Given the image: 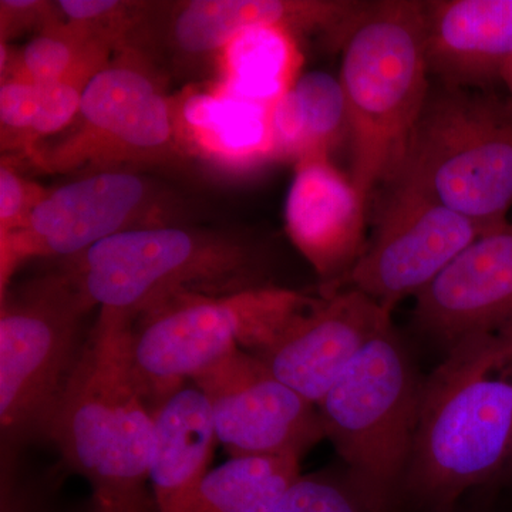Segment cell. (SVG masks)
Here are the masks:
<instances>
[{"mask_svg": "<svg viewBox=\"0 0 512 512\" xmlns=\"http://www.w3.org/2000/svg\"><path fill=\"white\" fill-rule=\"evenodd\" d=\"M512 444V322L466 336L424 379L402 504L454 512L504 473Z\"/></svg>", "mask_w": 512, "mask_h": 512, "instance_id": "obj_1", "label": "cell"}, {"mask_svg": "<svg viewBox=\"0 0 512 512\" xmlns=\"http://www.w3.org/2000/svg\"><path fill=\"white\" fill-rule=\"evenodd\" d=\"M130 325L100 312L45 436L92 485L93 503L117 512H157L146 491L156 424L131 366Z\"/></svg>", "mask_w": 512, "mask_h": 512, "instance_id": "obj_2", "label": "cell"}, {"mask_svg": "<svg viewBox=\"0 0 512 512\" xmlns=\"http://www.w3.org/2000/svg\"><path fill=\"white\" fill-rule=\"evenodd\" d=\"M348 107L350 178L369 200L393 184L430 97L424 2H369L340 47Z\"/></svg>", "mask_w": 512, "mask_h": 512, "instance_id": "obj_3", "label": "cell"}, {"mask_svg": "<svg viewBox=\"0 0 512 512\" xmlns=\"http://www.w3.org/2000/svg\"><path fill=\"white\" fill-rule=\"evenodd\" d=\"M67 272L101 313L128 323L184 295L268 286V254L234 235L157 225L121 232L70 259Z\"/></svg>", "mask_w": 512, "mask_h": 512, "instance_id": "obj_4", "label": "cell"}, {"mask_svg": "<svg viewBox=\"0 0 512 512\" xmlns=\"http://www.w3.org/2000/svg\"><path fill=\"white\" fill-rule=\"evenodd\" d=\"M423 383L389 320L316 404L346 470L387 512L403 505Z\"/></svg>", "mask_w": 512, "mask_h": 512, "instance_id": "obj_5", "label": "cell"}, {"mask_svg": "<svg viewBox=\"0 0 512 512\" xmlns=\"http://www.w3.org/2000/svg\"><path fill=\"white\" fill-rule=\"evenodd\" d=\"M394 184L429 195L487 232L512 207V106L440 86L430 93Z\"/></svg>", "mask_w": 512, "mask_h": 512, "instance_id": "obj_6", "label": "cell"}, {"mask_svg": "<svg viewBox=\"0 0 512 512\" xmlns=\"http://www.w3.org/2000/svg\"><path fill=\"white\" fill-rule=\"evenodd\" d=\"M316 298L268 285L229 295H184L161 303L128 329L131 366L154 410L188 379L235 349L271 345Z\"/></svg>", "mask_w": 512, "mask_h": 512, "instance_id": "obj_7", "label": "cell"}, {"mask_svg": "<svg viewBox=\"0 0 512 512\" xmlns=\"http://www.w3.org/2000/svg\"><path fill=\"white\" fill-rule=\"evenodd\" d=\"M94 308L70 272L2 296L0 423L12 437L45 434L79 357L84 315Z\"/></svg>", "mask_w": 512, "mask_h": 512, "instance_id": "obj_8", "label": "cell"}, {"mask_svg": "<svg viewBox=\"0 0 512 512\" xmlns=\"http://www.w3.org/2000/svg\"><path fill=\"white\" fill-rule=\"evenodd\" d=\"M72 133L29 154L47 173L160 164L184 154L175 100L131 47L101 67L83 93Z\"/></svg>", "mask_w": 512, "mask_h": 512, "instance_id": "obj_9", "label": "cell"}, {"mask_svg": "<svg viewBox=\"0 0 512 512\" xmlns=\"http://www.w3.org/2000/svg\"><path fill=\"white\" fill-rule=\"evenodd\" d=\"M146 178L126 168L94 171L47 191L25 227L0 238L2 295L13 272L32 258H76L104 239L131 229L165 225Z\"/></svg>", "mask_w": 512, "mask_h": 512, "instance_id": "obj_10", "label": "cell"}, {"mask_svg": "<svg viewBox=\"0 0 512 512\" xmlns=\"http://www.w3.org/2000/svg\"><path fill=\"white\" fill-rule=\"evenodd\" d=\"M210 406L215 434L231 458L296 457L326 439L315 403L276 379L244 349L192 379Z\"/></svg>", "mask_w": 512, "mask_h": 512, "instance_id": "obj_11", "label": "cell"}, {"mask_svg": "<svg viewBox=\"0 0 512 512\" xmlns=\"http://www.w3.org/2000/svg\"><path fill=\"white\" fill-rule=\"evenodd\" d=\"M484 234L480 225L424 192L394 184L372 244L340 289H356L393 311L404 298H416Z\"/></svg>", "mask_w": 512, "mask_h": 512, "instance_id": "obj_12", "label": "cell"}, {"mask_svg": "<svg viewBox=\"0 0 512 512\" xmlns=\"http://www.w3.org/2000/svg\"><path fill=\"white\" fill-rule=\"evenodd\" d=\"M392 312L363 292L340 289L318 299L271 345L252 355L276 379L318 404L367 343L392 320Z\"/></svg>", "mask_w": 512, "mask_h": 512, "instance_id": "obj_13", "label": "cell"}, {"mask_svg": "<svg viewBox=\"0 0 512 512\" xmlns=\"http://www.w3.org/2000/svg\"><path fill=\"white\" fill-rule=\"evenodd\" d=\"M367 198L329 156L296 163L285 202L289 238L323 281L338 292L365 252Z\"/></svg>", "mask_w": 512, "mask_h": 512, "instance_id": "obj_14", "label": "cell"}, {"mask_svg": "<svg viewBox=\"0 0 512 512\" xmlns=\"http://www.w3.org/2000/svg\"><path fill=\"white\" fill-rule=\"evenodd\" d=\"M414 301V326L446 349L511 323L512 222L473 242Z\"/></svg>", "mask_w": 512, "mask_h": 512, "instance_id": "obj_15", "label": "cell"}, {"mask_svg": "<svg viewBox=\"0 0 512 512\" xmlns=\"http://www.w3.org/2000/svg\"><path fill=\"white\" fill-rule=\"evenodd\" d=\"M369 2L352 0H191L178 8L173 40L181 52H220L241 33L262 26L323 33L342 47Z\"/></svg>", "mask_w": 512, "mask_h": 512, "instance_id": "obj_16", "label": "cell"}, {"mask_svg": "<svg viewBox=\"0 0 512 512\" xmlns=\"http://www.w3.org/2000/svg\"><path fill=\"white\" fill-rule=\"evenodd\" d=\"M430 73L474 90L500 79L512 59V0L424 2Z\"/></svg>", "mask_w": 512, "mask_h": 512, "instance_id": "obj_17", "label": "cell"}, {"mask_svg": "<svg viewBox=\"0 0 512 512\" xmlns=\"http://www.w3.org/2000/svg\"><path fill=\"white\" fill-rule=\"evenodd\" d=\"M156 444L148 468L157 512H187L210 471L217 434L207 399L183 387L154 410Z\"/></svg>", "mask_w": 512, "mask_h": 512, "instance_id": "obj_18", "label": "cell"}, {"mask_svg": "<svg viewBox=\"0 0 512 512\" xmlns=\"http://www.w3.org/2000/svg\"><path fill=\"white\" fill-rule=\"evenodd\" d=\"M271 107L225 92L190 93L175 101L184 153L229 170H248L276 158Z\"/></svg>", "mask_w": 512, "mask_h": 512, "instance_id": "obj_19", "label": "cell"}, {"mask_svg": "<svg viewBox=\"0 0 512 512\" xmlns=\"http://www.w3.org/2000/svg\"><path fill=\"white\" fill-rule=\"evenodd\" d=\"M276 158L298 163L309 156H329L349 136L348 107L339 77L325 72L301 74L271 107Z\"/></svg>", "mask_w": 512, "mask_h": 512, "instance_id": "obj_20", "label": "cell"}, {"mask_svg": "<svg viewBox=\"0 0 512 512\" xmlns=\"http://www.w3.org/2000/svg\"><path fill=\"white\" fill-rule=\"evenodd\" d=\"M221 52L224 90L239 99L274 106L301 76L302 53L285 28L249 29Z\"/></svg>", "mask_w": 512, "mask_h": 512, "instance_id": "obj_21", "label": "cell"}, {"mask_svg": "<svg viewBox=\"0 0 512 512\" xmlns=\"http://www.w3.org/2000/svg\"><path fill=\"white\" fill-rule=\"evenodd\" d=\"M296 457L231 458L208 471L187 512H274L301 476Z\"/></svg>", "mask_w": 512, "mask_h": 512, "instance_id": "obj_22", "label": "cell"}, {"mask_svg": "<svg viewBox=\"0 0 512 512\" xmlns=\"http://www.w3.org/2000/svg\"><path fill=\"white\" fill-rule=\"evenodd\" d=\"M114 52L113 47L84 35L64 22L60 15L39 30V35L16 55L9 80H25L42 86L79 74H96L110 62Z\"/></svg>", "mask_w": 512, "mask_h": 512, "instance_id": "obj_23", "label": "cell"}, {"mask_svg": "<svg viewBox=\"0 0 512 512\" xmlns=\"http://www.w3.org/2000/svg\"><path fill=\"white\" fill-rule=\"evenodd\" d=\"M274 512H387L353 480L346 467L299 476Z\"/></svg>", "mask_w": 512, "mask_h": 512, "instance_id": "obj_24", "label": "cell"}, {"mask_svg": "<svg viewBox=\"0 0 512 512\" xmlns=\"http://www.w3.org/2000/svg\"><path fill=\"white\" fill-rule=\"evenodd\" d=\"M57 8L64 22L116 52L128 47V32L137 25L143 12L141 3L119 0H60Z\"/></svg>", "mask_w": 512, "mask_h": 512, "instance_id": "obj_25", "label": "cell"}, {"mask_svg": "<svg viewBox=\"0 0 512 512\" xmlns=\"http://www.w3.org/2000/svg\"><path fill=\"white\" fill-rule=\"evenodd\" d=\"M94 74H79L60 82L39 86V113L30 133V151L39 138L52 136L79 116L83 93ZM28 154V156H29Z\"/></svg>", "mask_w": 512, "mask_h": 512, "instance_id": "obj_26", "label": "cell"}, {"mask_svg": "<svg viewBox=\"0 0 512 512\" xmlns=\"http://www.w3.org/2000/svg\"><path fill=\"white\" fill-rule=\"evenodd\" d=\"M39 86L25 80H8L0 86V124L6 148L30 151V133L39 113Z\"/></svg>", "mask_w": 512, "mask_h": 512, "instance_id": "obj_27", "label": "cell"}, {"mask_svg": "<svg viewBox=\"0 0 512 512\" xmlns=\"http://www.w3.org/2000/svg\"><path fill=\"white\" fill-rule=\"evenodd\" d=\"M47 190L33 183L13 167L9 161L0 165V238L9 237L25 227L33 210Z\"/></svg>", "mask_w": 512, "mask_h": 512, "instance_id": "obj_28", "label": "cell"}, {"mask_svg": "<svg viewBox=\"0 0 512 512\" xmlns=\"http://www.w3.org/2000/svg\"><path fill=\"white\" fill-rule=\"evenodd\" d=\"M60 18L57 3L43 0H2L0 2V43H8L13 37L28 29L42 30L50 22Z\"/></svg>", "mask_w": 512, "mask_h": 512, "instance_id": "obj_29", "label": "cell"}, {"mask_svg": "<svg viewBox=\"0 0 512 512\" xmlns=\"http://www.w3.org/2000/svg\"><path fill=\"white\" fill-rule=\"evenodd\" d=\"M500 80H503L505 86H507L508 92H510V103L512 106V59L510 60V62L505 64L503 72H501Z\"/></svg>", "mask_w": 512, "mask_h": 512, "instance_id": "obj_30", "label": "cell"}, {"mask_svg": "<svg viewBox=\"0 0 512 512\" xmlns=\"http://www.w3.org/2000/svg\"><path fill=\"white\" fill-rule=\"evenodd\" d=\"M87 512H117V511L110 510V508L103 507V505L93 503V501H92V505H90L89 511H87Z\"/></svg>", "mask_w": 512, "mask_h": 512, "instance_id": "obj_31", "label": "cell"}, {"mask_svg": "<svg viewBox=\"0 0 512 512\" xmlns=\"http://www.w3.org/2000/svg\"><path fill=\"white\" fill-rule=\"evenodd\" d=\"M505 471H507V473L512 474V444H511L510 456H508L507 466H505Z\"/></svg>", "mask_w": 512, "mask_h": 512, "instance_id": "obj_32", "label": "cell"}]
</instances>
